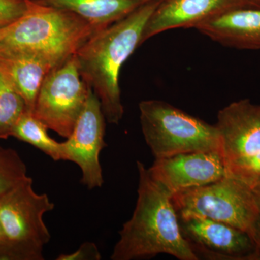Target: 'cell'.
<instances>
[{"instance_id":"6","label":"cell","mask_w":260,"mask_h":260,"mask_svg":"<svg viewBox=\"0 0 260 260\" xmlns=\"http://www.w3.org/2000/svg\"><path fill=\"white\" fill-rule=\"evenodd\" d=\"M177 212H191L250 234L260 210L250 186L225 175L219 180L172 195Z\"/></svg>"},{"instance_id":"13","label":"cell","mask_w":260,"mask_h":260,"mask_svg":"<svg viewBox=\"0 0 260 260\" xmlns=\"http://www.w3.org/2000/svg\"><path fill=\"white\" fill-rule=\"evenodd\" d=\"M224 47L240 50H260V10H230L200 24L196 28Z\"/></svg>"},{"instance_id":"11","label":"cell","mask_w":260,"mask_h":260,"mask_svg":"<svg viewBox=\"0 0 260 260\" xmlns=\"http://www.w3.org/2000/svg\"><path fill=\"white\" fill-rule=\"evenodd\" d=\"M148 172L172 194L211 184L227 175L220 151L193 152L155 159Z\"/></svg>"},{"instance_id":"18","label":"cell","mask_w":260,"mask_h":260,"mask_svg":"<svg viewBox=\"0 0 260 260\" xmlns=\"http://www.w3.org/2000/svg\"><path fill=\"white\" fill-rule=\"evenodd\" d=\"M28 178L26 166L18 153L13 149L0 146V198Z\"/></svg>"},{"instance_id":"23","label":"cell","mask_w":260,"mask_h":260,"mask_svg":"<svg viewBox=\"0 0 260 260\" xmlns=\"http://www.w3.org/2000/svg\"><path fill=\"white\" fill-rule=\"evenodd\" d=\"M251 189L252 191L253 194H254V198H255L256 204L259 207L260 210V180L251 186Z\"/></svg>"},{"instance_id":"8","label":"cell","mask_w":260,"mask_h":260,"mask_svg":"<svg viewBox=\"0 0 260 260\" xmlns=\"http://www.w3.org/2000/svg\"><path fill=\"white\" fill-rule=\"evenodd\" d=\"M54 207L47 194L36 192L29 177L0 198V220L6 240L43 249L51 239L43 217Z\"/></svg>"},{"instance_id":"7","label":"cell","mask_w":260,"mask_h":260,"mask_svg":"<svg viewBox=\"0 0 260 260\" xmlns=\"http://www.w3.org/2000/svg\"><path fill=\"white\" fill-rule=\"evenodd\" d=\"M91 91L82 78L75 55L73 56L48 73L38 93L32 114L48 129L67 139Z\"/></svg>"},{"instance_id":"22","label":"cell","mask_w":260,"mask_h":260,"mask_svg":"<svg viewBox=\"0 0 260 260\" xmlns=\"http://www.w3.org/2000/svg\"><path fill=\"white\" fill-rule=\"evenodd\" d=\"M252 238L256 247V253H257V260H260V218L256 225L253 228L252 231L249 234Z\"/></svg>"},{"instance_id":"27","label":"cell","mask_w":260,"mask_h":260,"mask_svg":"<svg viewBox=\"0 0 260 260\" xmlns=\"http://www.w3.org/2000/svg\"><path fill=\"white\" fill-rule=\"evenodd\" d=\"M152 1V0H151ZM156 1H161V0H156Z\"/></svg>"},{"instance_id":"2","label":"cell","mask_w":260,"mask_h":260,"mask_svg":"<svg viewBox=\"0 0 260 260\" xmlns=\"http://www.w3.org/2000/svg\"><path fill=\"white\" fill-rule=\"evenodd\" d=\"M159 2H148L125 18L94 32L75 54L82 78L100 101L109 124H119L124 116L121 69L141 45L145 25Z\"/></svg>"},{"instance_id":"21","label":"cell","mask_w":260,"mask_h":260,"mask_svg":"<svg viewBox=\"0 0 260 260\" xmlns=\"http://www.w3.org/2000/svg\"><path fill=\"white\" fill-rule=\"evenodd\" d=\"M102 254L96 244L93 242L83 243L74 252L61 254L58 256L57 260H100Z\"/></svg>"},{"instance_id":"15","label":"cell","mask_w":260,"mask_h":260,"mask_svg":"<svg viewBox=\"0 0 260 260\" xmlns=\"http://www.w3.org/2000/svg\"><path fill=\"white\" fill-rule=\"evenodd\" d=\"M72 12L100 30L121 20L151 0H32ZM153 1V0H152Z\"/></svg>"},{"instance_id":"1","label":"cell","mask_w":260,"mask_h":260,"mask_svg":"<svg viewBox=\"0 0 260 260\" xmlns=\"http://www.w3.org/2000/svg\"><path fill=\"white\" fill-rule=\"evenodd\" d=\"M138 199L133 215L123 225L111 259H148L160 254L179 260H198L181 232L172 193L154 180L137 161Z\"/></svg>"},{"instance_id":"19","label":"cell","mask_w":260,"mask_h":260,"mask_svg":"<svg viewBox=\"0 0 260 260\" xmlns=\"http://www.w3.org/2000/svg\"><path fill=\"white\" fill-rule=\"evenodd\" d=\"M43 249L19 245L5 241L0 243V260H43Z\"/></svg>"},{"instance_id":"3","label":"cell","mask_w":260,"mask_h":260,"mask_svg":"<svg viewBox=\"0 0 260 260\" xmlns=\"http://www.w3.org/2000/svg\"><path fill=\"white\" fill-rule=\"evenodd\" d=\"M96 31L72 12L28 0L23 16L5 27L0 49L28 53L56 68L74 56Z\"/></svg>"},{"instance_id":"17","label":"cell","mask_w":260,"mask_h":260,"mask_svg":"<svg viewBox=\"0 0 260 260\" xmlns=\"http://www.w3.org/2000/svg\"><path fill=\"white\" fill-rule=\"evenodd\" d=\"M26 110L25 101L0 67V139L11 137L15 124Z\"/></svg>"},{"instance_id":"10","label":"cell","mask_w":260,"mask_h":260,"mask_svg":"<svg viewBox=\"0 0 260 260\" xmlns=\"http://www.w3.org/2000/svg\"><path fill=\"white\" fill-rule=\"evenodd\" d=\"M105 120L100 101L91 91L71 135L61 143V159L79 167L80 182L89 189L101 188L104 183L99 156L107 146Z\"/></svg>"},{"instance_id":"25","label":"cell","mask_w":260,"mask_h":260,"mask_svg":"<svg viewBox=\"0 0 260 260\" xmlns=\"http://www.w3.org/2000/svg\"><path fill=\"white\" fill-rule=\"evenodd\" d=\"M5 241H6V238H5L4 230H3V225L0 220V243L4 242Z\"/></svg>"},{"instance_id":"12","label":"cell","mask_w":260,"mask_h":260,"mask_svg":"<svg viewBox=\"0 0 260 260\" xmlns=\"http://www.w3.org/2000/svg\"><path fill=\"white\" fill-rule=\"evenodd\" d=\"M248 8L244 0H161L148 19L141 44L158 34L200 24L230 11Z\"/></svg>"},{"instance_id":"5","label":"cell","mask_w":260,"mask_h":260,"mask_svg":"<svg viewBox=\"0 0 260 260\" xmlns=\"http://www.w3.org/2000/svg\"><path fill=\"white\" fill-rule=\"evenodd\" d=\"M215 125L228 175L251 188L260 180V105L231 103L219 111Z\"/></svg>"},{"instance_id":"20","label":"cell","mask_w":260,"mask_h":260,"mask_svg":"<svg viewBox=\"0 0 260 260\" xmlns=\"http://www.w3.org/2000/svg\"><path fill=\"white\" fill-rule=\"evenodd\" d=\"M28 6V0H0V28L23 16Z\"/></svg>"},{"instance_id":"26","label":"cell","mask_w":260,"mask_h":260,"mask_svg":"<svg viewBox=\"0 0 260 260\" xmlns=\"http://www.w3.org/2000/svg\"><path fill=\"white\" fill-rule=\"evenodd\" d=\"M8 26V25H7ZM6 27V26H5ZM5 27H3V28H0V39H1L2 34H3V30H4Z\"/></svg>"},{"instance_id":"9","label":"cell","mask_w":260,"mask_h":260,"mask_svg":"<svg viewBox=\"0 0 260 260\" xmlns=\"http://www.w3.org/2000/svg\"><path fill=\"white\" fill-rule=\"evenodd\" d=\"M177 213L182 235L199 259L257 260L248 233L191 212Z\"/></svg>"},{"instance_id":"4","label":"cell","mask_w":260,"mask_h":260,"mask_svg":"<svg viewBox=\"0 0 260 260\" xmlns=\"http://www.w3.org/2000/svg\"><path fill=\"white\" fill-rule=\"evenodd\" d=\"M139 111L142 133L155 159L193 152H221L215 124L164 101H143Z\"/></svg>"},{"instance_id":"16","label":"cell","mask_w":260,"mask_h":260,"mask_svg":"<svg viewBox=\"0 0 260 260\" xmlns=\"http://www.w3.org/2000/svg\"><path fill=\"white\" fill-rule=\"evenodd\" d=\"M48 129L32 112L26 110L15 124L11 137L32 145L55 161L62 160L61 143L51 138Z\"/></svg>"},{"instance_id":"24","label":"cell","mask_w":260,"mask_h":260,"mask_svg":"<svg viewBox=\"0 0 260 260\" xmlns=\"http://www.w3.org/2000/svg\"><path fill=\"white\" fill-rule=\"evenodd\" d=\"M248 8L260 10V0H244Z\"/></svg>"},{"instance_id":"14","label":"cell","mask_w":260,"mask_h":260,"mask_svg":"<svg viewBox=\"0 0 260 260\" xmlns=\"http://www.w3.org/2000/svg\"><path fill=\"white\" fill-rule=\"evenodd\" d=\"M0 67L32 112L43 81L54 67L39 56L5 49H0Z\"/></svg>"}]
</instances>
